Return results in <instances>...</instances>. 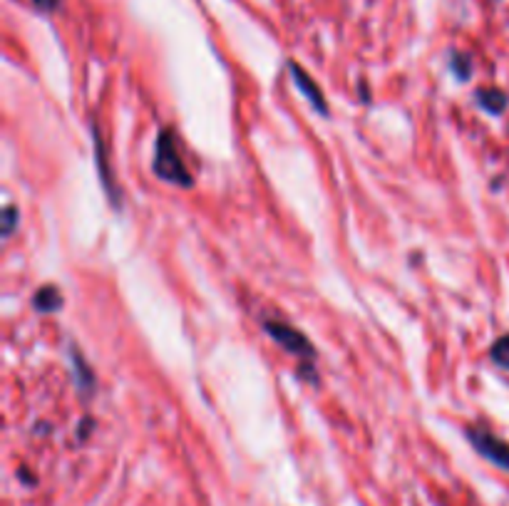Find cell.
<instances>
[{
    "instance_id": "cell-1",
    "label": "cell",
    "mask_w": 509,
    "mask_h": 506,
    "mask_svg": "<svg viewBox=\"0 0 509 506\" xmlns=\"http://www.w3.org/2000/svg\"><path fill=\"white\" fill-rule=\"evenodd\" d=\"M155 174L167 184H174V187H191V174L184 167L179 152H177V145H174V137L169 129H162V135L157 137Z\"/></svg>"
},
{
    "instance_id": "cell-2",
    "label": "cell",
    "mask_w": 509,
    "mask_h": 506,
    "mask_svg": "<svg viewBox=\"0 0 509 506\" xmlns=\"http://www.w3.org/2000/svg\"><path fill=\"white\" fill-rule=\"evenodd\" d=\"M264 330L271 335V340L281 345L286 353L299 355V358H306V360H310L316 355L309 338L300 333V330H296V328L281 323V320H266Z\"/></svg>"
},
{
    "instance_id": "cell-3",
    "label": "cell",
    "mask_w": 509,
    "mask_h": 506,
    "mask_svg": "<svg viewBox=\"0 0 509 506\" xmlns=\"http://www.w3.org/2000/svg\"><path fill=\"white\" fill-rule=\"evenodd\" d=\"M467 440L473 444L477 452L483 454L484 460H490L492 464H497L502 470L509 471V444L500 437H494L487 430H480V427H470L467 430Z\"/></svg>"
},
{
    "instance_id": "cell-4",
    "label": "cell",
    "mask_w": 509,
    "mask_h": 506,
    "mask_svg": "<svg viewBox=\"0 0 509 506\" xmlns=\"http://www.w3.org/2000/svg\"><path fill=\"white\" fill-rule=\"evenodd\" d=\"M291 67V75H293V82L299 85V90L309 97V102L313 105V107L319 109L321 115H328V105H326V97H323V90H321L316 82L310 80V75L300 67V65L291 63L289 65Z\"/></svg>"
},
{
    "instance_id": "cell-5",
    "label": "cell",
    "mask_w": 509,
    "mask_h": 506,
    "mask_svg": "<svg viewBox=\"0 0 509 506\" xmlns=\"http://www.w3.org/2000/svg\"><path fill=\"white\" fill-rule=\"evenodd\" d=\"M477 102H480V107H483L484 112L502 115V112L507 109L509 97L502 90H497V87H483V90H477Z\"/></svg>"
},
{
    "instance_id": "cell-6",
    "label": "cell",
    "mask_w": 509,
    "mask_h": 506,
    "mask_svg": "<svg viewBox=\"0 0 509 506\" xmlns=\"http://www.w3.org/2000/svg\"><path fill=\"white\" fill-rule=\"evenodd\" d=\"M37 313H55L57 308H63V296L55 286H43L36 290V299H33Z\"/></svg>"
},
{
    "instance_id": "cell-7",
    "label": "cell",
    "mask_w": 509,
    "mask_h": 506,
    "mask_svg": "<svg viewBox=\"0 0 509 506\" xmlns=\"http://www.w3.org/2000/svg\"><path fill=\"white\" fill-rule=\"evenodd\" d=\"M95 157H97V167H100L102 184H105V189H107L109 199H115V187H112V179H109L107 154H105V147H102V137H100V132H97V129H95Z\"/></svg>"
},
{
    "instance_id": "cell-8",
    "label": "cell",
    "mask_w": 509,
    "mask_h": 506,
    "mask_svg": "<svg viewBox=\"0 0 509 506\" xmlns=\"http://www.w3.org/2000/svg\"><path fill=\"white\" fill-rule=\"evenodd\" d=\"M73 365H75V378H77V385H80L82 392H90L92 385H95V378H92L90 368L85 365L82 355L73 353Z\"/></svg>"
},
{
    "instance_id": "cell-9",
    "label": "cell",
    "mask_w": 509,
    "mask_h": 506,
    "mask_svg": "<svg viewBox=\"0 0 509 506\" xmlns=\"http://www.w3.org/2000/svg\"><path fill=\"white\" fill-rule=\"evenodd\" d=\"M450 67H453L455 77H460L463 82H467L470 77H473V60H470V55L453 53V57H450Z\"/></svg>"
},
{
    "instance_id": "cell-10",
    "label": "cell",
    "mask_w": 509,
    "mask_h": 506,
    "mask_svg": "<svg viewBox=\"0 0 509 506\" xmlns=\"http://www.w3.org/2000/svg\"><path fill=\"white\" fill-rule=\"evenodd\" d=\"M490 355H492V360L497 362L500 368L509 370V335H502L500 340H494Z\"/></svg>"
},
{
    "instance_id": "cell-11",
    "label": "cell",
    "mask_w": 509,
    "mask_h": 506,
    "mask_svg": "<svg viewBox=\"0 0 509 506\" xmlns=\"http://www.w3.org/2000/svg\"><path fill=\"white\" fill-rule=\"evenodd\" d=\"M15 221H18V214H15V208L8 207V208H5V221H3V234H5V236L13 234V228H15Z\"/></svg>"
},
{
    "instance_id": "cell-12",
    "label": "cell",
    "mask_w": 509,
    "mask_h": 506,
    "mask_svg": "<svg viewBox=\"0 0 509 506\" xmlns=\"http://www.w3.org/2000/svg\"><path fill=\"white\" fill-rule=\"evenodd\" d=\"M33 3H36L40 10H55V8H57V3H60V0H33Z\"/></svg>"
}]
</instances>
